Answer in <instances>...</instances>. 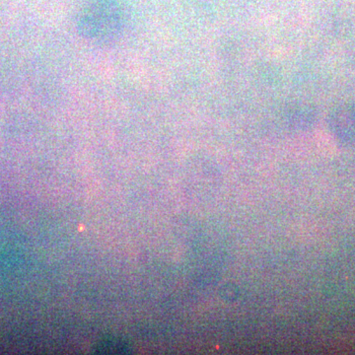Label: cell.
Segmentation results:
<instances>
[{
  "label": "cell",
  "instance_id": "obj_1",
  "mask_svg": "<svg viewBox=\"0 0 355 355\" xmlns=\"http://www.w3.org/2000/svg\"><path fill=\"white\" fill-rule=\"evenodd\" d=\"M123 22V9L118 0H86L78 28L87 39L108 41L121 31Z\"/></svg>",
  "mask_w": 355,
  "mask_h": 355
}]
</instances>
